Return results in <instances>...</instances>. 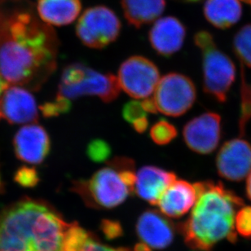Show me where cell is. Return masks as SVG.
Wrapping results in <instances>:
<instances>
[{"instance_id": "cell-1", "label": "cell", "mask_w": 251, "mask_h": 251, "mask_svg": "<svg viewBox=\"0 0 251 251\" xmlns=\"http://www.w3.org/2000/svg\"><path fill=\"white\" fill-rule=\"evenodd\" d=\"M58 39L29 0H0V75L36 90L56 68Z\"/></svg>"}, {"instance_id": "cell-2", "label": "cell", "mask_w": 251, "mask_h": 251, "mask_svg": "<svg viewBox=\"0 0 251 251\" xmlns=\"http://www.w3.org/2000/svg\"><path fill=\"white\" fill-rule=\"evenodd\" d=\"M70 226L46 201L22 198L0 211V251H65Z\"/></svg>"}, {"instance_id": "cell-3", "label": "cell", "mask_w": 251, "mask_h": 251, "mask_svg": "<svg viewBox=\"0 0 251 251\" xmlns=\"http://www.w3.org/2000/svg\"><path fill=\"white\" fill-rule=\"evenodd\" d=\"M194 185L198 199L181 228L188 248L211 251L224 240L235 243L237 241L235 216L244 205V201L221 183L208 180Z\"/></svg>"}, {"instance_id": "cell-4", "label": "cell", "mask_w": 251, "mask_h": 251, "mask_svg": "<svg viewBox=\"0 0 251 251\" xmlns=\"http://www.w3.org/2000/svg\"><path fill=\"white\" fill-rule=\"evenodd\" d=\"M135 163L128 157H114L89 179L73 182V192L85 204L97 210H110L121 205L135 191Z\"/></svg>"}, {"instance_id": "cell-5", "label": "cell", "mask_w": 251, "mask_h": 251, "mask_svg": "<svg viewBox=\"0 0 251 251\" xmlns=\"http://www.w3.org/2000/svg\"><path fill=\"white\" fill-rule=\"evenodd\" d=\"M120 89L114 75L98 72L82 63H73L63 70L57 95L70 100L92 96L110 103L119 97Z\"/></svg>"}, {"instance_id": "cell-6", "label": "cell", "mask_w": 251, "mask_h": 251, "mask_svg": "<svg viewBox=\"0 0 251 251\" xmlns=\"http://www.w3.org/2000/svg\"><path fill=\"white\" fill-rule=\"evenodd\" d=\"M196 46L202 53L203 89L220 103H225L236 79V67L229 56L220 51L209 32H198Z\"/></svg>"}, {"instance_id": "cell-7", "label": "cell", "mask_w": 251, "mask_h": 251, "mask_svg": "<svg viewBox=\"0 0 251 251\" xmlns=\"http://www.w3.org/2000/svg\"><path fill=\"white\" fill-rule=\"evenodd\" d=\"M122 24L116 13L106 6L89 7L76 25V34L87 48L102 49L119 38Z\"/></svg>"}, {"instance_id": "cell-8", "label": "cell", "mask_w": 251, "mask_h": 251, "mask_svg": "<svg viewBox=\"0 0 251 251\" xmlns=\"http://www.w3.org/2000/svg\"><path fill=\"white\" fill-rule=\"evenodd\" d=\"M152 99L157 112L167 116H181L195 103L197 90L186 75L170 73L160 78Z\"/></svg>"}, {"instance_id": "cell-9", "label": "cell", "mask_w": 251, "mask_h": 251, "mask_svg": "<svg viewBox=\"0 0 251 251\" xmlns=\"http://www.w3.org/2000/svg\"><path fill=\"white\" fill-rule=\"evenodd\" d=\"M120 88L135 99H146L154 93L160 81L157 65L141 56H130L121 65L118 75Z\"/></svg>"}, {"instance_id": "cell-10", "label": "cell", "mask_w": 251, "mask_h": 251, "mask_svg": "<svg viewBox=\"0 0 251 251\" xmlns=\"http://www.w3.org/2000/svg\"><path fill=\"white\" fill-rule=\"evenodd\" d=\"M135 230L140 242L134 251L166 249L174 240V226L157 210H148L141 214Z\"/></svg>"}, {"instance_id": "cell-11", "label": "cell", "mask_w": 251, "mask_h": 251, "mask_svg": "<svg viewBox=\"0 0 251 251\" xmlns=\"http://www.w3.org/2000/svg\"><path fill=\"white\" fill-rule=\"evenodd\" d=\"M183 136L192 151L210 154L217 149L221 139V117L213 112L196 117L184 126Z\"/></svg>"}, {"instance_id": "cell-12", "label": "cell", "mask_w": 251, "mask_h": 251, "mask_svg": "<svg viewBox=\"0 0 251 251\" xmlns=\"http://www.w3.org/2000/svg\"><path fill=\"white\" fill-rule=\"evenodd\" d=\"M218 173L228 181H242L251 172V145L236 138L225 142L216 157Z\"/></svg>"}, {"instance_id": "cell-13", "label": "cell", "mask_w": 251, "mask_h": 251, "mask_svg": "<svg viewBox=\"0 0 251 251\" xmlns=\"http://www.w3.org/2000/svg\"><path fill=\"white\" fill-rule=\"evenodd\" d=\"M0 117L10 124H34L39 119L36 100L25 87H7L0 97Z\"/></svg>"}, {"instance_id": "cell-14", "label": "cell", "mask_w": 251, "mask_h": 251, "mask_svg": "<svg viewBox=\"0 0 251 251\" xmlns=\"http://www.w3.org/2000/svg\"><path fill=\"white\" fill-rule=\"evenodd\" d=\"M13 147L18 159L28 164L39 165L49 156L51 140L42 126L27 124L15 135Z\"/></svg>"}, {"instance_id": "cell-15", "label": "cell", "mask_w": 251, "mask_h": 251, "mask_svg": "<svg viewBox=\"0 0 251 251\" xmlns=\"http://www.w3.org/2000/svg\"><path fill=\"white\" fill-rule=\"evenodd\" d=\"M186 37V28L178 18L162 17L157 20L149 33L152 49L160 56L170 57L181 49Z\"/></svg>"}, {"instance_id": "cell-16", "label": "cell", "mask_w": 251, "mask_h": 251, "mask_svg": "<svg viewBox=\"0 0 251 251\" xmlns=\"http://www.w3.org/2000/svg\"><path fill=\"white\" fill-rule=\"evenodd\" d=\"M176 180V176L174 172L154 166H145L136 174L135 192L151 205H157L165 191Z\"/></svg>"}, {"instance_id": "cell-17", "label": "cell", "mask_w": 251, "mask_h": 251, "mask_svg": "<svg viewBox=\"0 0 251 251\" xmlns=\"http://www.w3.org/2000/svg\"><path fill=\"white\" fill-rule=\"evenodd\" d=\"M198 193L194 184L183 179L173 182L160 198L157 205L162 215L180 218L195 205Z\"/></svg>"}, {"instance_id": "cell-18", "label": "cell", "mask_w": 251, "mask_h": 251, "mask_svg": "<svg viewBox=\"0 0 251 251\" xmlns=\"http://www.w3.org/2000/svg\"><path fill=\"white\" fill-rule=\"evenodd\" d=\"M82 9L81 0H38L37 13L49 25L62 26L75 22Z\"/></svg>"}, {"instance_id": "cell-19", "label": "cell", "mask_w": 251, "mask_h": 251, "mask_svg": "<svg viewBox=\"0 0 251 251\" xmlns=\"http://www.w3.org/2000/svg\"><path fill=\"white\" fill-rule=\"evenodd\" d=\"M124 17L128 23L140 28L150 24L162 15L166 0H121Z\"/></svg>"}, {"instance_id": "cell-20", "label": "cell", "mask_w": 251, "mask_h": 251, "mask_svg": "<svg viewBox=\"0 0 251 251\" xmlns=\"http://www.w3.org/2000/svg\"><path fill=\"white\" fill-rule=\"evenodd\" d=\"M204 15L213 26L218 29H228L241 19L242 5L239 0H206Z\"/></svg>"}, {"instance_id": "cell-21", "label": "cell", "mask_w": 251, "mask_h": 251, "mask_svg": "<svg viewBox=\"0 0 251 251\" xmlns=\"http://www.w3.org/2000/svg\"><path fill=\"white\" fill-rule=\"evenodd\" d=\"M232 45L241 63L251 68V24L246 25L237 32Z\"/></svg>"}, {"instance_id": "cell-22", "label": "cell", "mask_w": 251, "mask_h": 251, "mask_svg": "<svg viewBox=\"0 0 251 251\" xmlns=\"http://www.w3.org/2000/svg\"><path fill=\"white\" fill-rule=\"evenodd\" d=\"M176 128L171 123L161 119L152 126L150 129V137L158 145H168L177 136Z\"/></svg>"}, {"instance_id": "cell-23", "label": "cell", "mask_w": 251, "mask_h": 251, "mask_svg": "<svg viewBox=\"0 0 251 251\" xmlns=\"http://www.w3.org/2000/svg\"><path fill=\"white\" fill-rule=\"evenodd\" d=\"M241 100L239 127L241 135H243L248 122L251 120V86L247 82L243 73H242Z\"/></svg>"}, {"instance_id": "cell-24", "label": "cell", "mask_w": 251, "mask_h": 251, "mask_svg": "<svg viewBox=\"0 0 251 251\" xmlns=\"http://www.w3.org/2000/svg\"><path fill=\"white\" fill-rule=\"evenodd\" d=\"M110 145L101 139H95L87 145V155L92 162L100 163L109 159L111 156Z\"/></svg>"}, {"instance_id": "cell-25", "label": "cell", "mask_w": 251, "mask_h": 251, "mask_svg": "<svg viewBox=\"0 0 251 251\" xmlns=\"http://www.w3.org/2000/svg\"><path fill=\"white\" fill-rule=\"evenodd\" d=\"M71 100L57 95L56 99L52 101L46 102L39 107V109L45 118H53L67 114L71 109Z\"/></svg>"}, {"instance_id": "cell-26", "label": "cell", "mask_w": 251, "mask_h": 251, "mask_svg": "<svg viewBox=\"0 0 251 251\" xmlns=\"http://www.w3.org/2000/svg\"><path fill=\"white\" fill-rule=\"evenodd\" d=\"M235 229L242 237L251 239V206H243L237 211Z\"/></svg>"}, {"instance_id": "cell-27", "label": "cell", "mask_w": 251, "mask_h": 251, "mask_svg": "<svg viewBox=\"0 0 251 251\" xmlns=\"http://www.w3.org/2000/svg\"><path fill=\"white\" fill-rule=\"evenodd\" d=\"M14 180L17 184L24 188H34L40 181L39 176L34 167H20L14 176Z\"/></svg>"}, {"instance_id": "cell-28", "label": "cell", "mask_w": 251, "mask_h": 251, "mask_svg": "<svg viewBox=\"0 0 251 251\" xmlns=\"http://www.w3.org/2000/svg\"><path fill=\"white\" fill-rule=\"evenodd\" d=\"M123 117L128 124H134L140 119L147 118V113L142 106V103L138 100H131L124 105Z\"/></svg>"}, {"instance_id": "cell-29", "label": "cell", "mask_w": 251, "mask_h": 251, "mask_svg": "<svg viewBox=\"0 0 251 251\" xmlns=\"http://www.w3.org/2000/svg\"><path fill=\"white\" fill-rule=\"evenodd\" d=\"M78 251H128L124 249H115L113 247H108L105 245L101 244L100 242H97L96 240L90 236L84 243L80 247Z\"/></svg>"}, {"instance_id": "cell-30", "label": "cell", "mask_w": 251, "mask_h": 251, "mask_svg": "<svg viewBox=\"0 0 251 251\" xmlns=\"http://www.w3.org/2000/svg\"><path fill=\"white\" fill-rule=\"evenodd\" d=\"M101 227L105 236L110 239L118 237L121 234L122 227L119 223L110 220H104L102 222Z\"/></svg>"}, {"instance_id": "cell-31", "label": "cell", "mask_w": 251, "mask_h": 251, "mask_svg": "<svg viewBox=\"0 0 251 251\" xmlns=\"http://www.w3.org/2000/svg\"><path fill=\"white\" fill-rule=\"evenodd\" d=\"M142 106L145 109L146 113H150V114H156L157 113V107H156V104H155L154 100L152 98H146V99H144L142 102Z\"/></svg>"}, {"instance_id": "cell-32", "label": "cell", "mask_w": 251, "mask_h": 251, "mask_svg": "<svg viewBox=\"0 0 251 251\" xmlns=\"http://www.w3.org/2000/svg\"><path fill=\"white\" fill-rule=\"evenodd\" d=\"M133 129L138 133H144L149 127V120L147 118L140 119L138 121L135 122L134 124H131Z\"/></svg>"}, {"instance_id": "cell-33", "label": "cell", "mask_w": 251, "mask_h": 251, "mask_svg": "<svg viewBox=\"0 0 251 251\" xmlns=\"http://www.w3.org/2000/svg\"><path fill=\"white\" fill-rule=\"evenodd\" d=\"M246 193H247V198L251 201V172L248 176V178H247Z\"/></svg>"}, {"instance_id": "cell-34", "label": "cell", "mask_w": 251, "mask_h": 251, "mask_svg": "<svg viewBox=\"0 0 251 251\" xmlns=\"http://www.w3.org/2000/svg\"><path fill=\"white\" fill-rule=\"evenodd\" d=\"M7 87V82H5V80L2 78V76L0 75V97L2 95V92L4 91ZM1 117H0V120H1Z\"/></svg>"}, {"instance_id": "cell-35", "label": "cell", "mask_w": 251, "mask_h": 251, "mask_svg": "<svg viewBox=\"0 0 251 251\" xmlns=\"http://www.w3.org/2000/svg\"><path fill=\"white\" fill-rule=\"evenodd\" d=\"M2 191H3V183H2V176L0 173V193H2Z\"/></svg>"}, {"instance_id": "cell-36", "label": "cell", "mask_w": 251, "mask_h": 251, "mask_svg": "<svg viewBox=\"0 0 251 251\" xmlns=\"http://www.w3.org/2000/svg\"><path fill=\"white\" fill-rule=\"evenodd\" d=\"M239 1L245 2V3H247V4L251 5V0H239Z\"/></svg>"}, {"instance_id": "cell-37", "label": "cell", "mask_w": 251, "mask_h": 251, "mask_svg": "<svg viewBox=\"0 0 251 251\" xmlns=\"http://www.w3.org/2000/svg\"><path fill=\"white\" fill-rule=\"evenodd\" d=\"M184 2H199L200 0H184Z\"/></svg>"}]
</instances>
